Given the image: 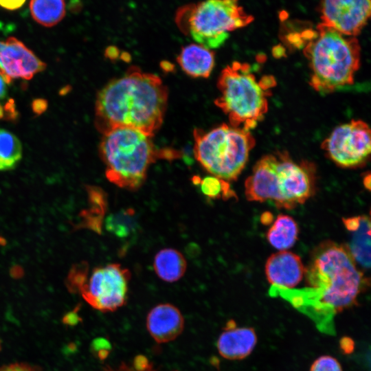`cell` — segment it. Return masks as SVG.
Instances as JSON below:
<instances>
[{"label":"cell","instance_id":"obj_1","mask_svg":"<svg viewBox=\"0 0 371 371\" xmlns=\"http://www.w3.org/2000/svg\"><path fill=\"white\" fill-rule=\"evenodd\" d=\"M302 289L271 286L279 295L310 316L321 330L333 333L335 314L353 305L366 283L363 273L346 247L326 241L313 251L305 268Z\"/></svg>","mask_w":371,"mask_h":371},{"label":"cell","instance_id":"obj_2","mask_svg":"<svg viewBox=\"0 0 371 371\" xmlns=\"http://www.w3.org/2000/svg\"><path fill=\"white\" fill-rule=\"evenodd\" d=\"M168 95L158 76L131 66L98 93L96 128L102 134L116 128H132L152 137L163 122Z\"/></svg>","mask_w":371,"mask_h":371},{"label":"cell","instance_id":"obj_3","mask_svg":"<svg viewBox=\"0 0 371 371\" xmlns=\"http://www.w3.org/2000/svg\"><path fill=\"white\" fill-rule=\"evenodd\" d=\"M311 166L294 162L286 153L267 155L259 159L245 182L250 201L274 202L280 208L292 209L313 194L314 173Z\"/></svg>","mask_w":371,"mask_h":371},{"label":"cell","instance_id":"obj_4","mask_svg":"<svg viewBox=\"0 0 371 371\" xmlns=\"http://www.w3.org/2000/svg\"><path fill=\"white\" fill-rule=\"evenodd\" d=\"M315 38L304 44L311 86L329 93L351 85L360 66L361 47L355 36H346L323 23L317 26Z\"/></svg>","mask_w":371,"mask_h":371},{"label":"cell","instance_id":"obj_5","mask_svg":"<svg viewBox=\"0 0 371 371\" xmlns=\"http://www.w3.org/2000/svg\"><path fill=\"white\" fill-rule=\"evenodd\" d=\"M275 85L271 76L258 82L249 64L234 61L218 78L220 95L214 104L227 115L230 126L249 131L267 112L269 89Z\"/></svg>","mask_w":371,"mask_h":371},{"label":"cell","instance_id":"obj_6","mask_svg":"<svg viewBox=\"0 0 371 371\" xmlns=\"http://www.w3.org/2000/svg\"><path fill=\"white\" fill-rule=\"evenodd\" d=\"M151 137L128 128L103 133L100 153L107 179L128 190H137L144 183L149 166L161 157Z\"/></svg>","mask_w":371,"mask_h":371},{"label":"cell","instance_id":"obj_7","mask_svg":"<svg viewBox=\"0 0 371 371\" xmlns=\"http://www.w3.org/2000/svg\"><path fill=\"white\" fill-rule=\"evenodd\" d=\"M194 157L212 176L225 181L237 179L256 141L249 131L223 124L210 131L196 128Z\"/></svg>","mask_w":371,"mask_h":371},{"label":"cell","instance_id":"obj_8","mask_svg":"<svg viewBox=\"0 0 371 371\" xmlns=\"http://www.w3.org/2000/svg\"><path fill=\"white\" fill-rule=\"evenodd\" d=\"M238 1L205 0L183 5L176 12L175 22L199 45L210 49L218 47L228 38L229 32L254 21Z\"/></svg>","mask_w":371,"mask_h":371},{"label":"cell","instance_id":"obj_9","mask_svg":"<svg viewBox=\"0 0 371 371\" xmlns=\"http://www.w3.org/2000/svg\"><path fill=\"white\" fill-rule=\"evenodd\" d=\"M130 271L119 263L94 268L78 291L93 308L102 312L114 311L127 299Z\"/></svg>","mask_w":371,"mask_h":371},{"label":"cell","instance_id":"obj_10","mask_svg":"<svg viewBox=\"0 0 371 371\" xmlns=\"http://www.w3.org/2000/svg\"><path fill=\"white\" fill-rule=\"evenodd\" d=\"M370 129L363 121L352 120L336 127L322 148L337 165L355 168L364 164L370 153Z\"/></svg>","mask_w":371,"mask_h":371},{"label":"cell","instance_id":"obj_11","mask_svg":"<svg viewBox=\"0 0 371 371\" xmlns=\"http://www.w3.org/2000/svg\"><path fill=\"white\" fill-rule=\"evenodd\" d=\"M322 23L341 34L356 36L370 16V0H322Z\"/></svg>","mask_w":371,"mask_h":371},{"label":"cell","instance_id":"obj_12","mask_svg":"<svg viewBox=\"0 0 371 371\" xmlns=\"http://www.w3.org/2000/svg\"><path fill=\"white\" fill-rule=\"evenodd\" d=\"M45 67L46 65L16 38L0 41V75L7 84L13 78L30 80Z\"/></svg>","mask_w":371,"mask_h":371},{"label":"cell","instance_id":"obj_13","mask_svg":"<svg viewBox=\"0 0 371 371\" xmlns=\"http://www.w3.org/2000/svg\"><path fill=\"white\" fill-rule=\"evenodd\" d=\"M305 268L297 254L280 251L271 255L265 265V274L272 286L293 289L302 280Z\"/></svg>","mask_w":371,"mask_h":371},{"label":"cell","instance_id":"obj_14","mask_svg":"<svg viewBox=\"0 0 371 371\" xmlns=\"http://www.w3.org/2000/svg\"><path fill=\"white\" fill-rule=\"evenodd\" d=\"M146 328L155 341L166 343L174 340L182 333L184 319L175 306L163 303L149 311L146 317Z\"/></svg>","mask_w":371,"mask_h":371},{"label":"cell","instance_id":"obj_15","mask_svg":"<svg viewBox=\"0 0 371 371\" xmlns=\"http://www.w3.org/2000/svg\"><path fill=\"white\" fill-rule=\"evenodd\" d=\"M256 344V335L251 328H238L234 321H229L217 341L219 354L231 360L248 356Z\"/></svg>","mask_w":371,"mask_h":371},{"label":"cell","instance_id":"obj_16","mask_svg":"<svg viewBox=\"0 0 371 371\" xmlns=\"http://www.w3.org/2000/svg\"><path fill=\"white\" fill-rule=\"evenodd\" d=\"M345 227L351 233L348 246L351 256L363 269L370 267V220L362 215L343 218Z\"/></svg>","mask_w":371,"mask_h":371},{"label":"cell","instance_id":"obj_17","mask_svg":"<svg viewBox=\"0 0 371 371\" xmlns=\"http://www.w3.org/2000/svg\"><path fill=\"white\" fill-rule=\"evenodd\" d=\"M177 60L187 74L207 78L214 65V53L199 44H190L181 49Z\"/></svg>","mask_w":371,"mask_h":371},{"label":"cell","instance_id":"obj_18","mask_svg":"<svg viewBox=\"0 0 371 371\" xmlns=\"http://www.w3.org/2000/svg\"><path fill=\"white\" fill-rule=\"evenodd\" d=\"M153 268L158 278L164 282L172 283L184 276L187 262L179 251L173 248H164L155 254Z\"/></svg>","mask_w":371,"mask_h":371},{"label":"cell","instance_id":"obj_19","mask_svg":"<svg viewBox=\"0 0 371 371\" xmlns=\"http://www.w3.org/2000/svg\"><path fill=\"white\" fill-rule=\"evenodd\" d=\"M299 233L298 225L290 216L280 214L267 233V239L276 249L284 251L296 242Z\"/></svg>","mask_w":371,"mask_h":371},{"label":"cell","instance_id":"obj_20","mask_svg":"<svg viewBox=\"0 0 371 371\" xmlns=\"http://www.w3.org/2000/svg\"><path fill=\"white\" fill-rule=\"evenodd\" d=\"M30 10L33 19L39 24L52 27L65 14L64 0H31Z\"/></svg>","mask_w":371,"mask_h":371},{"label":"cell","instance_id":"obj_21","mask_svg":"<svg viewBox=\"0 0 371 371\" xmlns=\"http://www.w3.org/2000/svg\"><path fill=\"white\" fill-rule=\"evenodd\" d=\"M22 157L19 139L10 131L0 128V171L14 168Z\"/></svg>","mask_w":371,"mask_h":371},{"label":"cell","instance_id":"obj_22","mask_svg":"<svg viewBox=\"0 0 371 371\" xmlns=\"http://www.w3.org/2000/svg\"><path fill=\"white\" fill-rule=\"evenodd\" d=\"M106 229L120 238H126L137 229L135 213L132 208L121 210L109 214L106 219Z\"/></svg>","mask_w":371,"mask_h":371},{"label":"cell","instance_id":"obj_23","mask_svg":"<svg viewBox=\"0 0 371 371\" xmlns=\"http://www.w3.org/2000/svg\"><path fill=\"white\" fill-rule=\"evenodd\" d=\"M197 184L200 185L202 193L210 199H226L234 196L227 181L214 176L200 178Z\"/></svg>","mask_w":371,"mask_h":371},{"label":"cell","instance_id":"obj_24","mask_svg":"<svg viewBox=\"0 0 371 371\" xmlns=\"http://www.w3.org/2000/svg\"><path fill=\"white\" fill-rule=\"evenodd\" d=\"M311 371H342L340 364L333 357L322 356L312 364Z\"/></svg>","mask_w":371,"mask_h":371},{"label":"cell","instance_id":"obj_25","mask_svg":"<svg viewBox=\"0 0 371 371\" xmlns=\"http://www.w3.org/2000/svg\"><path fill=\"white\" fill-rule=\"evenodd\" d=\"M0 371H41V369L25 363H15L2 366Z\"/></svg>","mask_w":371,"mask_h":371},{"label":"cell","instance_id":"obj_26","mask_svg":"<svg viewBox=\"0 0 371 371\" xmlns=\"http://www.w3.org/2000/svg\"><path fill=\"white\" fill-rule=\"evenodd\" d=\"M47 107V102L45 100L38 98L32 102V109L36 114L40 115L45 112Z\"/></svg>","mask_w":371,"mask_h":371},{"label":"cell","instance_id":"obj_27","mask_svg":"<svg viewBox=\"0 0 371 371\" xmlns=\"http://www.w3.org/2000/svg\"><path fill=\"white\" fill-rule=\"evenodd\" d=\"M26 0H0V6L8 10L21 8Z\"/></svg>","mask_w":371,"mask_h":371},{"label":"cell","instance_id":"obj_28","mask_svg":"<svg viewBox=\"0 0 371 371\" xmlns=\"http://www.w3.org/2000/svg\"><path fill=\"white\" fill-rule=\"evenodd\" d=\"M288 41L294 47H302L304 45V42L301 38L300 33L291 32L286 36Z\"/></svg>","mask_w":371,"mask_h":371},{"label":"cell","instance_id":"obj_29","mask_svg":"<svg viewBox=\"0 0 371 371\" xmlns=\"http://www.w3.org/2000/svg\"><path fill=\"white\" fill-rule=\"evenodd\" d=\"M341 347L345 352H350L354 348L353 341L349 338H344L341 341Z\"/></svg>","mask_w":371,"mask_h":371},{"label":"cell","instance_id":"obj_30","mask_svg":"<svg viewBox=\"0 0 371 371\" xmlns=\"http://www.w3.org/2000/svg\"><path fill=\"white\" fill-rule=\"evenodd\" d=\"M5 109L6 113L9 114L10 117L14 118L15 115H17V112L15 111L14 102L12 100H10L5 104Z\"/></svg>","mask_w":371,"mask_h":371},{"label":"cell","instance_id":"obj_31","mask_svg":"<svg viewBox=\"0 0 371 371\" xmlns=\"http://www.w3.org/2000/svg\"><path fill=\"white\" fill-rule=\"evenodd\" d=\"M119 54L118 49L115 46H110L106 49L105 54L110 58H115Z\"/></svg>","mask_w":371,"mask_h":371},{"label":"cell","instance_id":"obj_32","mask_svg":"<svg viewBox=\"0 0 371 371\" xmlns=\"http://www.w3.org/2000/svg\"><path fill=\"white\" fill-rule=\"evenodd\" d=\"M6 82L3 78L0 75V100L3 99L7 94V86Z\"/></svg>","mask_w":371,"mask_h":371},{"label":"cell","instance_id":"obj_33","mask_svg":"<svg viewBox=\"0 0 371 371\" xmlns=\"http://www.w3.org/2000/svg\"><path fill=\"white\" fill-rule=\"evenodd\" d=\"M288 16H289L288 13L284 10H282L279 14V17L281 21H284L286 19L288 18Z\"/></svg>","mask_w":371,"mask_h":371},{"label":"cell","instance_id":"obj_34","mask_svg":"<svg viewBox=\"0 0 371 371\" xmlns=\"http://www.w3.org/2000/svg\"><path fill=\"white\" fill-rule=\"evenodd\" d=\"M364 184L366 188L368 189H370V174L368 175V178H364Z\"/></svg>","mask_w":371,"mask_h":371},{"label":"cell","instance_id":"obj_35","mask_svg":"<svg viewBox=\"0 0 371 371\" xmlns=\"http://www.w3.org/2000/svg\"><path fill=\"white\" fill-rule=\"evenodd\" d=\"M4 113H3V108L0 104V119H1L3 117Z\"/></svg>","mask_w":371,"mask_h":371},{"label":"cell","instance_id":"obj_36","mask_svg":"<svg viewBox=\"0 0 371 371\" xmlns=\"http://www.w3.org/2000/svg\"><path fill=\"white\" fill-rule=\"evenodd\" d=\"M135 371H137V370H135ZM141 371H154V370H152V368H148V369H147V370H141Z\"/></svg>","mask_w":371,"mask_h":371}]
</instances>
